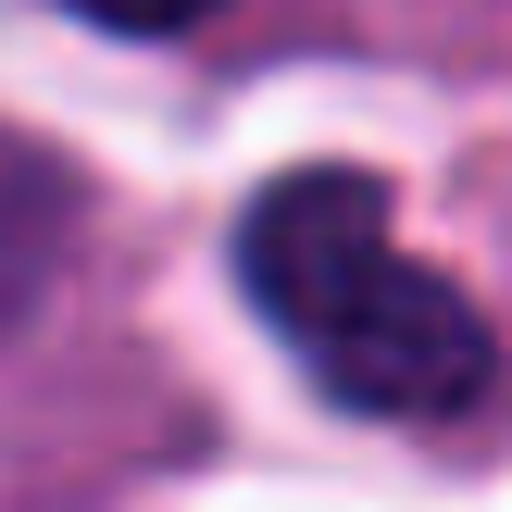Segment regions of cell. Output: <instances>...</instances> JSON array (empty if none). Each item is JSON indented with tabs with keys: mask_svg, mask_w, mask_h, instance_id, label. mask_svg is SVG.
Listing matches in <instances>:
<instances>
[{
	"mask_svg": "<svg viewBox=\"0 0 512 512\" xmlns=\"http://www.w3.org/2000/svg\"><path fill=\"white\" fill-rule=\"evenodd\" d=\"M238 275L263 300V325L350 400V413H388V425H438L475 413L500 375V338L450 275H425L388 225V188L350 163L313 175H275L238 225Z\"/></svg>",
	"mask_w": 512,
	"mask_h": 512,
	"instance_id": "obj_1",
	"label": "cell"
},
{
	"mask_svg": "<svg viewBox=\"0 0 512 512\" xmlns=\"http://www.w3.org/2000/svg\"><path fill=\"white\" fill-rule=\"evenodd\" d=\"M88 25H125V38H175V25H200L213 0H75Z\"/></svg>",
	"mask_w": 512,
	"mask_h": 512,
	"instance_id": "obj_2",
	"label": "cell"
}]
</instances>
